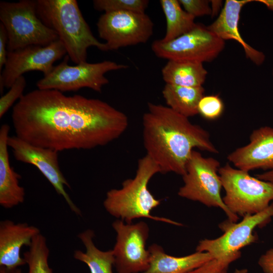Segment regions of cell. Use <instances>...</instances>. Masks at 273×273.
I'll return each instance as SVG.
<instances>
[{
    "mask_svg": "<svg viewBox=\"0 0 273 273\" xmlns=\"http://www.w3.org/2000/svg\"><path fill=\"white\" fill-rule=\"evenodd\" d=\"M272 217L273 202L259 213L245 215L240 222H232L228 219L223 221L219 224L223 234L215 239L200 241L196 250L208 252L215 259L235 261L241 257L242 248L258 240L254 230L265 226Z\"/></svg>",
    "mask_w": 273,
    "mask_h": 273,
    "instance_id": "cell-8",
    "label": "cell"
},
{
    "mask_svg": "<svg viewBox=\"0 0 273 273\" xmlns=\"http://www.w3.org/2000/svg\"><path fill=\"white\" fill-rule=\"evenodd\" d=\"M166 20L165 35L161 40L170 41L193 29L197 23L195 17L181 7L177 0H160L159 1Z\"/></svg>",
    "mask_w": 273,
    "mask_h": 273,
    "instance_id": "cell-23",
    "label": "cell"
},
{
    "mask_svg": "<svg viewBox=\"0 0 273 273\" xmlns=\"http://www.w3.org/2000/svg\"><path fill=\"white\" fill-rule=\"evenodd\" d=\"M198 114L206 119L214 120L222 115L224 104L218 95L203 96L198 104Z\"/></svg>",
    "mask_w": 273,
    "mask_h": 273,
    "instance_id": "cell-26",
    "label": "cell"
},
{
    "mask_svg": "<svg viewBox=\"0 0 273 273\" xmlns=\"http://www.w3.org/2000/svg\"><path fill=\"white\" fill-rule=\"evenodd\" d=\"M142 125L146 155L158 166L162 173L184 175L195 148L218 153L206 130L167 106L148 103Z\"/></svg>",
    "mask_w": 273,
    "mask_h": 273,
    "instance_id": "cell-2",
    "label": "cell"
},
{
    "mask_svg": "<svg viewBox=\"0 0 273 273\" xmlns=\"http://www.w3.org/2000/svg\"><path fill=\"white\" fill-rule=\"evenodd\" d=\"M248 270L246 268L236 269L234 273H248Z\"/></svg>",
    "mask_w": 273,
    "mask_h": 273,
    "instance_id": "cell-36",
    "label": "cell"
},
{
    "mask_svg": "<svg viewBox=\"0 0 273 273\" xmlns=\"http://www.w3.org/2000/svg\"><path fill=\"white\" fill-rule=\"evenodd\" d=\"M8 145L12 149L14 157L17 161L37 167L57 193L63 197L70 209L76 214L81 215L80 210L65 190V186L70 188V185L60 170L58 152L33 145L16 135L9 136Z\"/></svg>",
    "mask_w": 273,
    "mask_h": 273,
    "instance_id": "cell-14",
    "label": "cell"
},
{
    "mask_svg": "<svg viewBox=\"0 0 273 273\" xmlns=\"http://www.w3.org/2000/svg\"><path fill=\"white\" fill-rule=\"evenodd\" d=\"M97 25L108 51L146 43L154 30V23L145 13L130 11L104 13Z\"/></svg>",
    "mask_w": 273,
    "mask_h": 273,
    "instance_id": "cell-11",
    "label": "cell"
},
{
    "mask_svg": "<svg viewBox=\"0 0 273 273\" xmlns=\"http://www.w3.org/2000/svg\"><path fill=\"white\" fill-rule=\"evenodd\" d=\"M255 1L264 4L269 10L273 12V0H256Z\"/></svg>",
    "mask_w": 273,
    "mask_h": 273,
    "instance_id": "cell-35",
    "label": "cell"
},
{
    "mask_svg": "<svg viewBox=\"0 0 273 273\" xmlns=\"http://www.w3.org/2000/svg\"><path fill=\"white\" fill-rule=\"evenodd\" d=\"M184 10L194 16H203L211 15L210 1L207 0H179Z\"/></svg>",
    "mask_w": 273,
    "mask_h": 273,
    "instance_id": "cell-28",
    "label": "cell"
},
{
    "mask_svg": "<svg viewBox=\"0 0 273 273\" xmlns=\"http://www.w3.org/2000/svg\"><path fill=\"white\" fill-rule=\"evenodd\" d=\"M150 264L143 273H187L213 259L208 252L196 251L184 256H174L165 253L163 248L153 244L148 248Z\"/></svg>",
    "mask_w": 273,
    "mask_h": 273,
    "instance_id": "cell-19",
    "label": "cell"
},
{
    "mask_svg": "<svg viewBox=\"0 0 273 273\" xmlns=\"http://www.w3.org/2000/svg\"><path fill=\"white\" fill-rule=\"evenodd\" d=\"M67 55L60 39L46 46L31 45L8 52L7 61L0 75V92L10 88L16 79L27 72L41 71L44 76L54 68L53 64Z\"/></svg>",
    "mask_w": 273,
    "mask_h": 273,
    "instance_id": "cell-13",
    "label": "cell"
},
{
    "mask_svg": "<svg viewBox=\"0 0 273 273\" xmlns=\"http://www.w3.org/2000/svg\"><path fill=\"white\" fill-rule=\"evenodd\" d=\"M220 162L212 157H205L194 150L183 175V185L178 195L204 205L222 209L232 222H237L238 215L233 213L224 204L220 195L222 184L218 173Z\"/></svg>",
    "mask_w": 273,
    "mask_h": 273,
    "instance_id": "cell-7",
    "label": "cell"
},
{
    "mask_svg": "<svg viewBox=\"0 0 273 273\" xmlns=\"http://www.w3.org/2000/svg\"><path fill=\"white\" fill-rule=\"evenodd\" d=\"M36 11L42 22L57 33L67 55L75 63L86 62L87 50L90 47L108 51L105 43L93 35L76 0H37Z\"/></svg>",
    "mask_w": 273,
    "mask_h": 273,
    "instance_id": "cell-3",
    "label": "cell"
},
{
    "mask_svg": "<svg viewBox=\"0 0 273 273\" xmlns=\"http://www.w3.org/2000/svg\"><path fill=\"white\" fill-rule=\"evenodd\" d=\"M8 35L4 26L0 23V70L4 67L7 58Z\"/></svg>",
    "mask_w": 273,
    "mask_h": 273,
    "instance_id": "cell-30",
    "label": "cell"
},
{
    "mask_svg": "<svg viewBox=\"0 0 273 273\" xmlns=\"http://www.w3.org/2000/svg\"><path fill=\"white\" fill-rule=\"evenodd\" d=\"M0 20L8 35V52L31 45L46 46L59 39L38 17L36 1L1 2Z\"/></svg>",
    "mask_w": 273,
    "mask_h": 273,
    "instance_id": "cell-5",
    "label": "cell"
},
{
    "mask_svg": "<svg viewBox=\"0 0 273 273\" xmlns=\"http://www.w3.org/2000/svg\"><path fill=\"white\" fill-rule=\"evenodd\" d=\"M0 273H23L19 267L10 269L4 266H0Z\"/></svg>",
    "mask_w": 273,
    "mask_h": 273,
    "instance_id": "cell-34",
    "label": "cell"
},
{
    "mask_svg": "<svg viewBox=\"0 0 273 273\" xmlns=\"http://www.w3.org/2000/svg\"><path fill=\"white\" fill-rule=\"evenodd\" d=\"M252 0H226L217 18L208 29L221 39L235 40L243 47L247 58L256 65H261L264 54L249 45L242 38L239 30V21L243 6Z\"/></svg>",
    "mask_w": 273,
    "mask_h": 273,
    "instance_id": "cell-17",
    "label": "cell"
},
{
    "mask_svg": "<svg viewBox=\"0 0 273 273\" xmlns=\"http://www.w3.org/2000/svg\"><path fill=\"white\" fill-rule=\"evenodd\" d=\"M40 231L27 223H17L10 220L0 222V266L12 269L26 264L20 256L23 246H29Z\"/></svg>",
    "mask_w": 273,
    "mask_h": 273,
    "instance_id": "cell-16",
    "label": "cell"
},
{
    "mask_svg": "<svg viewBox=\"0 0 273 273\" xmlns=\"http://www.w3.org/2000/svg\"><path fill=\"white\" fill-rule=\"evenodd\" d=\"M69 59L66 55L62 62L38 81L36 83L38 89H54L63 93L87 87L100 93L103 86L109 83V80L105 76V73L128 67L127 65L111 61L95 63L85 62L70 66Z\"/></svg>",
    "mask_w": 273,
    "mask_h": 273,
    "instance_id": "cell-9",
    "label": "cell"
},
{
    "mask_svg": "<svg viewBox=\"0 0 273 273\" xmlns=\"http://www.w3.org/2000/svg\"><path fill=\"white\" fill-rule=\"evenodd\" d=\"M258 264L263 273H273V248L266 250L260 256Z\"/></svg>",
    "mask_w": 273,
    "mask_h": 273,
    "instance_id": "cell-31",
    "label": "cell"
},
{
    "mask_svg": "<svg viewBox=\"0 0 273 273\" xmlns=\"http://www.w3.org/2000/svg\"><path fill=\"white\" fill-rule=\"evenodd\" d=\"M218 173L225 191L223 201L238 216L259 213L273 200V185L250 175L248 171L227 163L220 167Z\"/></svg>",
    "mask_w": 273,
    "mask_h": 273,
    "instance_id": "cell-6",
    "label": "cell"
},
{
    "mask_svg": "<svg viewBox=\"0 0 273 273\" xmlns=\"http://www.w3.org/2000/svg\"><path fill=\"white\" fill-rule=\"evenodd\" d=\"M112 226L116 233L112 249L117 273H143L150 264V254L146 249L149 228L144 221L126 223L120 219Z\"/></svg>",
    "mask_w": 273,
    "mask_h": 273,
    "instance_id": "cell-12",
    "label": "cell"
},
{
    "mask_svg": "<svg viewBox=\"0 0 273 273\" xmlns=\"http://www.w3.org/2000/svg\"><path fill=\"white\" fill-rule=\"evenodd\" d=\"M272 75H273V69H272Z\"/></svg>",
    "mask_w": 273,
    "mask_h": 273,
    "instance_id": "cell-37",
    "label": "cell"
},
{
    "mask_svg": "<svg viewBox=\"0 0 273 273\" xmlns=\"http://www.w3.org/2000/svg\"><path fill=\"white\" fill-rule=\"evenodd\" d=\"M204 92L203 86L188 87L165 83L162 93L167 107L189 118L198 114V104Z\"/></svg>",
    "mask_w": 273,
    "mask_h": 273,
    "instance_id": "cell-20",
    "label": "cell"
},
{
    "mask_svg": "<svg viewBox=\"0 0 273 273\" xmlns=\"http://www.w3.org/2000/svg\"><path fill=\"white\" fill-rule=\"evenodd\" d=\"M230 259L213 258L187 273H228Z\"/></svg>",
    "mask_w": 273,
    "mask_h": 273,
    "instance_id": "cell-29",
    "label": "cell"
},
{
    "mask_svg": "<svg viewBox=\"0 0 273 273\" xmlns=\"http://www.w3.org/2000/svg\"><path fill=\"white\" fill-rule=\"evenodd\" d=\"M211 3V15L213 17L216 16L222 6L221 1H210Z\"/></svg>",
    "mask_w": 273,
    "mask_h": 273,
    "instance_id": "cell-33",
    "label": "cell"
},
{
    "mask_svg": "<svg viewBox=\"0 0 273 273\" xmlns=\"http://www.w3.org/2000/svg\"><path fill=\"white\" fill-rule=\"evenodd\" d=\"M166 83L188 86H202L207 75L203 63L168 60L161 70Z\"/></svg>",
    "mask_w": 273,
    "mask_h": 273,
    "instance_id": "cell-21",
    "label": "cell"
},
{
    "mask_svg": "<svg viewBox=\"0 0 273 273\" xmlns=\"http://www.w3.org/2000/svg\"><path fill=\"white\" fill-rule=\"evenodd\" d=\"M227 159L236 168L248 172L273 170V128L265 126L254 130L249 143L232 152Z\"/></svg>",
    "mask_w": 273,
    "mask_h": 273,
    "instance_id": "cell-15",
    "label": "cell"
},
{
    "mask_svg": "<svg viewBox=\"0 0 273 273\" xmlns=\"http://www.w3.org/2000/svg\"><path fill=\"white\" fill-rule=\"evenodd\" d=\"M16 135L33 145L57 152L106 145L127 129V115L107 102L54 89H35L14 105Z\"/></svg>",
    "mask_w": 273,
    "mask_h": 273,
    "instance_id": "cell-1",
    "label": "cell"
},
{
    "mask_svg": "<svg viewBox=\"0 0 273 273\" xmlns=\"http://www.w3.org/2000/svg\"><path fill=\"white\" fill-rule=\"evenodd\" d=\"M49 253L46 238L40 233L34 237L28 250L23 254L28 273H54L49 265Z\"/></svg>",
    "mask_w": 273,
    "mask_h": 273,
    "instance_id": "cell-24",
    "label": "cell"
},
{
    "mask_svg": "<svg viewBox=\"0 0 273 273\" xmlns=\"http://www.w3.org/2000/svg\"><path fill=\"white\" fill-rule=\"evenodd\" d=\"M158 173H161L160 168L150 157L146 155L140 158L134 176L123 181L120 189L107 192L103 202L106 210L126 223H131L136 218H147L182 226L181 223L151 214L160 204V201L155 198L148 189L150 180Z\"/></svg>",
    "mask_w": 273,
    "mask_h": 273,
    "instance_id": "cell-4",
    "label": "cell"
},
{
    "mask_svg": "<svg viewBox=\"0 0 273 273\" xmlns=\"http://www.w3.org/2000/svg\"><path fill=\"white\" fill-rule=\"evenodd\" d=\"M224 46V40L207 26L197 23L191 31L170 41L154 40L151 49L159 58L203 63L214 60Z\"/></svg>",
    "mask_w": 273,
    "mask_h": 273,
    "instance_id": "cell-10",
    "label": "cell"
},
{
    "mask_svg": "<svg viewBox=\"0 0 273 273\" xmlns=\"http://www.w3.org/2000/svg\"><path fill=\"white\" fill-rule=\"evenodd\" d=\"M78 237L85 246V252L74 251V258L85 263L90 273H113L114 256L113 250L102 251L95 245L93 239L95 233L92 230H86L78 234Z\"/></svg>",
    "mask_w": 273,
    "mask_h": 273,
    "instance_id": "cell-22",
    "label": "cell"
},
{
    "mask_svg": "<svg viewBox=\"0 0 273 273\" xmlns=\"http://www.w3.org/2000/svg\"><path fill=\"white\" fill-rule=\"evenodd\" d=\"M9 126L3 124L0 129V204L11 208L24 202L25 190L19 185L21 176L10 164L8 151Z\"/></svg>",
    "mask_w": 273,
    "mask_h": 273,
    "instance_id": "cell-18",
    "label": "cell"
},
{
    "mask_svg": "<svg viewBox=\"0 0 273 273\" xmlns=\"http://www.w3.org/2000/svg\"><path fill=\"white\" fill-rule=\"evenodd\" d=\"M26 85V81L22 75L18 78L10 88V90L0 99V118L7 112L9 109L18 99L23 96Z\"/></svg>",
    "mask_w": 273,
    "mask_h": 273,
    "instance_id": "cell-27",
    "label": "cell"
},
{
    "mask_svg": "<svg viewBox=\"0 0 273 273\" xmlns=\"http://www.w3.org/2000/svg\"><path fill=\"white\" fill-rule=\"evenodd\" d=\"M255 176L260 179L269 182L273 185V170L257 174Z\"/></svg>",
    "mask_w": 273,
    "mask_h": 273,
    "instance_id": "cell-32",
    "label": "cell"
},
{
    "mask_svg": "<svg viewBox=\"0 0 273 273\" xmlns=\"http://www.w3.org/2000/svg\"><path fill=\"white\" fill-rule=\"evenodd\" d=\"M148 0H95L94 8L104 13L117 11H130L144 13L148 8Z\"/></svg>",
    "mask_w": 273,
    "mask_h": 273,
    "instance_id": "cell-25",
    "label": "cell"
}]
</instances>
